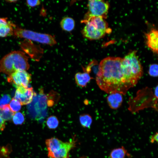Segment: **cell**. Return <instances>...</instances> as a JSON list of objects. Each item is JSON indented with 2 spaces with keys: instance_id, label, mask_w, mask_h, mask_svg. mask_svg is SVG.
Masks as SVG:
<instances>
[{
  "instance_id": "obj_1",
  "label": "cell",
  "mask_w": 158,
  "mask_h": 158,
  "mask_svg": "<svg viewBox=\"0 0 158 158\" xmlns=\"http://www.w3.org/2000/svg\"><path fill=\"white\" fill-rule=\"evenodd\" d=\"M96 80L99 88L107 93L125 95L138 82L123 63V58L108 57L99 65Z\"/></svg>"
},
{
  "instance_id": "obj_6",
  "label": "cell",
  "mask_w": 158,
  "mask_h": 158,
  "mask_svg": "<svg viewBox=\"0 0 158 158\" xmlns=\"http://www.w3.org/2000/svg\"><path fill=\"white\" fill-rule=\"evenodd\" d=\"M123 59L133 73L139 80L143 75V70L136 51H133L130 52Z\"/></svg>"
},
{
  "instance_id": "obj_8",
  "label": "cell",
  "mask_w": 158,
  "mask_h": 158,
  "mask_svg": "<svg viewBox=\"0 0 158 158\" xmlns=\"http://www.w3.org/2000/svg\"><path fill=\"white\" fill-rule=\"evenodd\" d=\"M16 89L13 98L19 101L21 105L28 104L32 101L33 96L36 95L32 87L25 88L21 86H16Z\"/></svg>"
},
{
  "instance_id": "obj_7",
  "label": "cell",
  "mask_w": 158,
  "mask_h": 158,
  "mask_svg": "<svg viewBox=\"0 0 158 158\" xmlns=\"http://www.w3.org/2000/svg\"><path fill=\"white\" fill-rule=\"evenodd\" d=\"M31 75L26 71L19 70L11 74L7 78L9 83L16 86H21L27 88L31 80Z\"/></svg>"
},
{
  "instance_id": "obj_18",
  "label": "cell",
  "mask_w": 158,
  "mask_h": 158,
  "mask_svg": "<svg viewBox=\"0 0 158 158\" xmlns=\"http://www.w3.org/2000/svg\"><path fill=\"white\" fill-rule=\"evenodd\" d=\"M1 109L0 115L5 121H10L12 119L15 113L11 110L8 104L4 106Z\"/></svg>"
},
{
  "instance_id": "obj_13",
  "label": "cell",
  "mask_w": 158,
  "mask_h": 158,
  "mask_svg": "<svg viewBox=\"0 0 158 158\" xmlns=\"http://www.w3.org/2000/svg\"><path fill=\"white\" fill-rule=\"evenodd\" d=\"M107 99L109 107L114 109L119 108L121 105L123 101L122 95L117 92L109 94L107 97Z\"/></svg>"
},
{
  "instance_id": "obj_24",
  "label": "cell",
  "mask_w": 158,
  "mask_h": 158,
  "mask_svg": "<svg viewBox=\"0 0 158 158\" xmlns=\"http://www.w3.org/2000/svg\"><path fill=\"white\" fill-rule=\"evenodd\" d=\"M27 5L29 7H34L39 5L40 4V0H27L26 2Z\"/></svg>"
},
{
  "instance_id": "obj_19",
  "label": "cell",
  "mask_w": 158,
  "mask_h": 158,
  "mask_svg": "<svg viewBox=\"0 0 158 158\" xmlns=\"http://www.w3.org/2000/svg\"><path fill=\"white\" fill-rule=\"evenodd\" d=\"M59 124V121L55 116H51L48 117L46 121V124L49 129H55L56 128Z\"/></svg>"
},
{
  "instance_id": "obj_23",
  "label": "cell",
  "mask_w": 158,
  "mask_h": 158,
  "mask_svg": "<svg viewBox=\"0 0 158 158\" xmlns=\"http://www.w3.org/2000/svg\"><path fill=\"white\" fill-rule=\"evenodd\" d=\"M148 73L153 77H157L158 75V66L157 64L154 63L150 65L149 67Z\"/></svg>"
},
{
  "instance_id": "obj_14",
  "label": "cell",
  "mask_w": 158,
  "mask_h": 158,
  "mask_svg": "<svg viewBox=\"0 0 158 158\" xmlns=\"http://www.w3.org/2000/svg\"><path fill=\"white\" fill-rule=\"evenodd\" d=\"M75 83L78 86L84 87L86 86L87 84L93 78L88 73L84 72L83 73L78 72L75 76Z\"/></svg>"
},
{
  "instance_id": "obj_20",
  "label": "cell",
  "mask_w": 158,
  "mask_h": 158,
  "mask_svg": "<svg viewBox=\"0 0 158 158\" xmlns=\"http://www.w3.org/2000/svg\"><path fill=\"white\" fill-rule=\"evenodd\" d=\"M12 119L13 123L16 125H22L25 121L24 116L20 112L15 113Z\"/></svg>"
},
{
  "instance_id": "obj_16",
  "label": "cell",
  "mask_w": 158,
  "mask_h": 158,
  "mask_svg": "<svg viewBox=\"0 0 158 158\" xmlns=\"http://www.w3.org/2000/svg\"><path fill=\"white\" fill-rule=\"evenodd\" d=\"M60 24L63 30L67 32H70L74 28L75 22L73 19L71 18L65 17L61 20Z\"/></svg>"
},
{
  "instance_id": "obj_28",
  "label": "cell",
  "mask_w": 158,
  "mask_h": 158,
  "mask_svg": "<svg viewBox=\"0 0 158 158\" xmlns=\"http://www.w3.org/2000/svg\"><path fill=\"white\" fill-rule=\"evenodd\" d=\"M17 0H6V1L9 3H15L17 1Z\"/></svg>"
},
{
  "instance_id": "obj_22",
  "label": "cell",
  "mask_w": 158,
  "mask_h": 158,
  "mask_svg": "<svg viewBox=\"0 0 158 158\" xmlns=\"http://www.w3.org/2000/svg\"><path fill=\"white\" fill-rule=\"evenodd\" d=\"M11 97L8 94H5L0 98V109H2L5 105H8L11 101Z\"/></svg>"
},
{
  "instance_id": "obj_25",
  "label": "cell",
  "mask_w": 158,
  "mask_h": 158,
  "mask_svg": "<svg viewBox=\"0 0 158 158\" xmlns=\"http://www.w3.org/2000/svg\"><path fill=\"white\" fill-rule=\"evenodd\" d=\"M150 141L151 143H153L155 142L157 143L158 142V133L156 132L152 135L150 138Z\"/></svg>"
},
{
  "instance_id": "obj_2",
  "label": "cell",
  "mask_w": 158,
  "mask_h": 158,
  "mask_svg": "<svg viewBox=\"0 0 158 158\" xmlns=\"http://www.w3.org/2000/svg\"><path fill=\"white\" fill-rule=\"evenodd\" d=\"M29 57L20 51H11L0 61V72L8 75L19 70H27L30 67Z\"/></svg>"
},
{
  "instance_id": "obj_3",
  "label": "cell",
  "mask_w": 158,
  "mask_h": 158,
  "mask_svg": "<svg viewBox=\"0 0 158 158\" xmlns=\"http://www.w3.org/2000/svg\"><path fill=\"white\" fill-rule=\"evenodd\" d=\"M45 143L49 158H69V152L76 145L74 138L64 142L58 138L52 137L46 139Z\"/></svg>"
},
{
  "instance_id": "obj_12",
  "label": "cell",
  "mask_w": 158,
  "mask_h": 158,
  "mask_svg": "<svg viewBox=\"0 0 158 158\" xmlns=\"http://www.w3.org/2000/svg\"><path fill=\"white\" fill-rule=\"evenodd\" d=\"M87 21L89 22L98 30L106 34H109L111 32V29L109 28L108 24L104 18L101 17H92L82 23H85Z\"/></svg>"
},
{
  "instance_id": "obj_11",
  "label": "cell",
  "mask_w": 158,
  "mask_h": 158,
  "mask_svg": "<svg viewBox=\"0 0 158 158\" xmlns=\"http://www.w3.org/2000/svg\"><path fill=\"white\" fill-rule=\"evenodd\" d=\"M146 44L154 53L158 54V32L155 29H152L145 34Z\"/></svg>"
},
{
  "instance_id": "obj_10",
  "label": "cell",
  "mask_w": 158,
  "mask_h": 158,
  "mask_svg": "<svg viewBox=\"0 0 158 158\" xmlns=\"http://www.w3.org/2000/svg\"><path fill=\"white\" fill-rule=\"evenodd\" d=\"M16 25L6 18H0V37L13 35Z\"/></svg>"
},
{
  "instance_id": "obj_5",
  "label": "cell",
  "mask_w": 158,
  "mask_h": 158,
  "mask_svg": "<svg viewBox=\"0 0 158 158\" xmlns=\"http://www.w3.org/2000/svg\"><path fill=\"white\" fill-rule=\"evenodd\" d=\"M88 11L81 22L94 17L100 16L106 18L109 8L107 2L103 0H91L87 4Z\"/></svg>"
},
{
  "instance_id": "obj_15",
  "label": "cell",
  "mask_w": 158,
  "mask_h": 158,
  "mask_svg": "<svg viewBox=\"0 0 158 158\" xmlns=\"http://www.w3.org/2000/svg\"><path fill=\"white\" fill-rule=\"evenodd\" d=\"M126 156L132 158L131 154L123 146L112 149L109 155V158H125Z\"/></svg>"
},
{
  "instance_id": "obj_21",
  "label": "cell",
  "mask_w": 158,
  "mask_h": 158,
  "mask_svg": "<svg viewBox=\"0 0 158 158\" xmlns=\"http://www.w3.org/2000/svg\"><path fill=\"white\" fill-rule=\"evenodd\" d=\"M11 110L15 113L18 111L21 108L20 103L14 98H13L8 104Z\"/></svg>"
},
{
  "instance_id": "obj_27",
  "label": "cell",
  "mask_w": 158,
  "mask_h": 158,
  "mask_svg": "<svg viewBox=\"0 0 158 158\" xmlns=\"http://www.w3.org/2000/svg\"><path fill=\"white\" fill-rule=\"evenodd\" d=\"M158 85H157L156 87H155L154 92V94L155 96L158 98Z\"/></svg>"
},
{
  "instance_id": "obj_17",
  "label": "cell",
  "mask_w": 158,
  "mask_h": 158,
  "mask_svg": "<svg viewBox=\"0 0 158 158\" xmlns=\"http://www.w3.org/2000/svg\"><path fill=\"white\" fill-rule=\"evenodd\" d=\"M79 120L81 126L84 128H90L92 125V117L88 114L80 115Z\"/></svg>"
},
{
  "instance_id": "obj_9",
  "label": "cell",
  "mask_w": 158,
  "mask_h": 158,
  "mask_svg": "<svg viewBox=\"0 0 158 158\" xmlns=\"http://www.w3.org/2000/svg\"><path fill=\"white\" fill-rule=\"evenodd\" d=\"M84 23L85 25L81 32L83 35L90 40H96L103 37L106 34L99 31L89 22Z\"/></svg>"
},
{
  "instance_id": "obj_26",
  "label": "cell",
  "mask_w": 158,
  "mask_h": 158,
  "mask_svg": "<svg viewBox=\"0 0 158 158\" xmlns=\"http://www.w3.org/2000/svg\"><path fill=\"white\" fill-rule=\"evenodd\" d=\"M1 110V109H0V130L3 131L5 128V121L0 115Z\"/></svg>"
},
{
  "instance_id": "obj_4",
  "label": "cell",
  "mask_w": 158,
  "mask_h": 158,
  "mask_svg": "<svg viewBox=\"0 0 158 158\" xmlns=\"http://www.w3.org/2000/svg\"><path fill=\"white\" fill-rule=\"evenodd\" d=\"M13 35L50 46L56 43L55 37L51 35L39 33L17 27L14 30Z\"/></svg>"
}]
</instances>
